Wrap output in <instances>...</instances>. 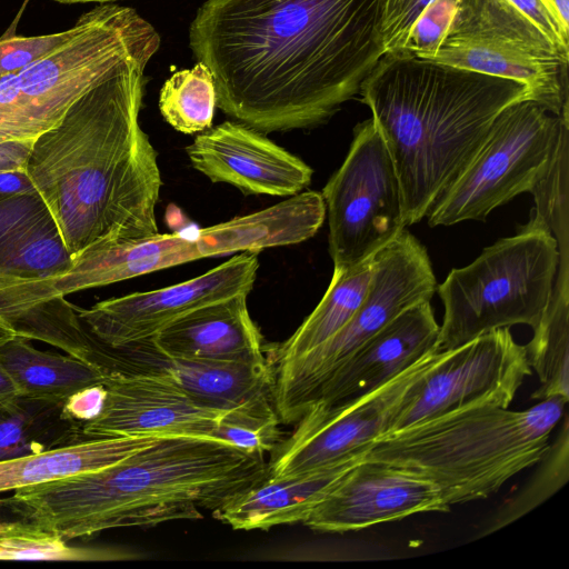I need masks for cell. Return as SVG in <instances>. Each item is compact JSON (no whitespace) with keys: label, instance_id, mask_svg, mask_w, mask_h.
<instances>
[{"label":"cell","instance_id":"15","mask_svg":"<svg viewBox=\"0 0 569 569\" xmlns=\"http://www.w3.org/2000/svg\"><path fill=\"white\" fill-rule=\"evenodd\" d=\"M103 386L106 398L100 412L81 425L87 439L127 436L213 438L214 430L242 409L219 408L144 373L107 369Z\"/></svg>","mask_w":569,"mask_h":569},{"label":"cell","instance_id":"4","mask_svg":"<svg viewBox=\"0 0 569 569\" xmlns=\"http://www.w3.org/2000/svg\"><path fill=\"white\" fill-rule=\"evenodd\" d=\"M359 94L393 161L406 227L425 218L458 178L497 116L532 99L521 82L403 50L383 53Z\"/></svg>","mask_w":569,"mask_h":569},{"label":"cell","instance_id":"29","mask_svg":"<svg viewBox=\"0 0 569 569\" xmlns=\"http://www.w3.org/2000/svg\"><path fill=\"white\" fill-rule=\"evenodd\" d=\"M530 341L525 345L539 387L530 396L543 400L552 396L569 399V267L559 266L550 303Z\"/></svg>","mask_w":569,"mask_h":569},{"label":"cell","instance_id":"27","mask_svg":"<svg viewBox=\"0 0 569 569\" xmlns=\"http://www.w3.org/2000/svg\"><path fill=\"white\" fill-rule=\"evenodd\" d=\"M373 259L375 254L349 268H333L330 283L313 311L290 338L269 352L272 369L292 363L350 321L369 291Z\"/></svg>","mask_w":569,"mask_h":569},{"label":"cell","instance_id":"26","mask_svg":"<svg viewBox=\"0 0 569 569\" xmlns=\"http://www.w3.org/2000/svg\"><path fill=\"white\" fill-rule=\"evenodd\" d=\"M446 40L506 46L563 66L569 61V50L553 41L508 0H457Z\"/></svg>","mask_w":569,"mask_h":569},{"label":"cell","instance_id":"42","mask_svg":"<svg viewBox=\"0 0 569 569\" xmlns=\"http://www.w3.org/2000/svg\"><path fill=\"white\" fill-rule=\"evenodd\" d=\"M560 20L569 27V0H551Z\"/></svg>","mask_w":569,"mask_h":569},{"label":"cell","instance_id":"30","mask_svg":"<svg viewBox=\"0 0 569 569\" xmlns=\"http://www.w3.org/2000/svg\"><path fill=\"white\" fill-rule=\"evenodd\" d=\"M216 106L213 76L200 61L172 73L160 90L159 109L164 121L186 134L211 128Z\"/></svg>","mask_w":569,"mask_h":569},{"label":"cell","instance_id":"22","mask_svg":"<svg viewBox=\"0 0 569 569\" xmlns=\"http://www.w3.org/2000/svg\"><path fill=\"white\" fill-rule=\"evenodd\" d=\"M70 263L71 256L39 193L32 187L0 191V272L42 278Z\"/></svg>","mask_w":569,"mask_h":569},{"label":"cell","instance_id":"25","mask_svg":"<svg viewBox=\"0 0 569 569\" xmlns=\"http://www.w3.org/2000/svg\"><path fill=\"white\" fill-rule=\"evenodd\" d=\"M158 436L92 438L0 461V492L104 468L154 443Z\"/></svg>","mask_w":569,"mask_h":569},{"label":"cell","instance_id":"20","mask_svg":"<svg viewBox=\"0 0 569 569\" xmlns=\"http://www.w3.org/2000/svg\"><path fill=\"white\" fill-rule=\"evenodd\" d=\"M247 297L239 293L194 309L150 341L170 357L213 362L264 361L263 338L250 317Z\"/></svg>","mask_w":569,"mask_h":569},{"label":"cell","instance_id":"41","mask_svg":"<svg viewBox=\"0 0 569 569\" xmlns=\"http://www.w3.org/2000/svg\"><path fill=\"white\" fill-rule=\"evenodd\" d=\"M17 336L19 335L16 328H13L7 321L0 319V348Z\"/></svg>","mask_w":569,"mask_h":569},{"label":"cell","instance_id":"38","mask_svg":"<svg viewBox=\"0 0 569 569\" xmlns=\"http://www.w3.org/2000/svg\"><path fill=\"white\" fill-rule=\"evenodd\" d=\"M104 398V386H92L71 396L64 402V411L73 420L83 423L100 412Z\"/></svg>","mask_w":569,"mask_h":569},{"label":"cell","instance_id":"13","mask_svg":"<svg viewBox=\"0 0 569 569\" xmlns=\"http://www.w3.org/2000/svg\"><path fill=\"white\" fill-rule=\"evenodd\" d=\"M531 375L526 347L515 340L510 328L488 331L446 350L399 408L386 433L469 403L490 401L509 408Z\"/></svg>","mask_w":569,"mask_h":569},{"label":"cell","instance_id":"17","mask_svg":"<svg viewBox=\"0 0 569 569\" xmlns=\"http://www.w3.org/2000/svg\"><path fill=\"white\" fill-rule=\"evenodd\" d=\"M186 153L211 182L231 184L244 194L289 198L302 192L313 174L299 157L241 122L224 121L202 131Z\"/></svg>","mask_w":569,"mask_h":569},{"label":"cell","instance_id":"28","mask_svg":"<svg viewBox=\"0 0 569 569\" xmlns=\"http://www.w3.org/2000/svg\"><path fill=\"white\" fill-rule=\"evenodd\" d=\"M64 402L19 397L0 408V461L38 455L87 438Z\"/></svg>","mask_w":569,"mask_h":569},{"label":"cell","instance_id":"3","mask_svg":"<svg viewBox=\"0 0 569 569\" xmlns=\"http://www.w3.org/2000/svg\"><path fill=\"white\" fill-rule=\"evenodd\" d=\"M268 476L264 453L208 437L164 436L114 465L11 496L26 523L64 540L202 518Z\"/></svg>","mask_w":569,"mask_h":569},{"label":"cell","instance_id":"6","mask_svg":"<svg viewBox=\"0 0 569 569\" xmlns=\"http://www.w3.org/2000/svg\"><path fill=\"white\" fill-rule=\"evenodd\" d=\"M76 27L43 57L0 77V143L34 140L123 63L160 47L156 28L129 7L100 4Z\"/></svg>","mask_w":569,"mask_h":569},{"label":"cell","instance_id":"18","mask_svg":"<svg viewBox=\"0 0 569 569\" xmlns=\"http://www.w3.org/2000/svg\"><path fill=\"white\" fill-rule=\"evenodd\" d=\"M110 349L107 358L113 365L108 370L160 378L222 409L272 400L273 372L268 360L213 362L170 357L150 339Z\"/></svg>","mask_w":569,"mask_h":569},{"label":"cell","instance_id":"10","mask_svg":"<svg viewBox=\"0 0 569 569\" xmlns=\"http://www.w3.org/2000/svg\"><path fill=\"white\" fill-rule=\"evenodd\" d=\"M567 128L569 119L532 99L506 107L473 158L428 211L429 226L485 220L497 207L530 192Z\"/></svg>","mask_w":569,"mask_h":569},{"label":"cell","instance_id":"2","mask_svg":"<svg viewBox=\"0 0 569 569\" xmlns=\"http://www.w3.org/2000/svg\"><path fill=\"white\" fill-rule=\"evenodd\" d=\"M143 52L96 84L32 142L23 174L49 208L71 260L94 246L152 237L162 184L140 126Z\"/></svg>","mask_w":569,"mask_h":569},{"label":"cell","instance_id":"23","mask_svg":"<svg viewBox=\"0 0 569 569\" xmlns=\"http://www.w3.org/2000/svg\"><path fill=\"white\" fill-rule=\"evenodd\" d=\"M423 59L521 82L529 89L532 100L551 113L569 119L568 66L543 61L510 47L473 40H445L436 53Z\"/></svg>","mask_w":569,"mask_h":569},{"label":"cell","instance_id":"33","mask_svg":"<svg viewBox=\"0 0 569 569\" xmlns=\"http://www.w3.org/2000/svg\"><path fill=\"white\" fill-rule=\"evenodd\" d=\"M62 537L29 523H16L0 532V560H107L127 558L114 551L74 548Z\"/></svg>","mask_w":569,"mask_h":569},{"label":"cell","instance_id":"35","mask_svg":"<svg viewBox=\"0 0 569 569\" xmlns=\"http://www.w3.org/2000/svg\"><path fill=\"white\" fill-rule=\"evenodd\" d=\"M76 24L64 31L51 34L21 37L4 34L0 38V77L19 72L71 38Z\"/></svg>","mask_w":569,"mask_h":569},{"label":"cell","instance_id":"21","mask_svg":"<svg viewBox=\"0 0 569 569\" xmlns=\"http://www.w3.org/2000/svg\"><path fill=\"white\" fill-rule=\"evenodd\" d=\"M366 453L298 476H267L213 510L212 516L239 530L303 522Z\"/></svg>","mask_w":569,"mask_h":569},{"label":"cell","instance_id":"34","mask_svg":"<svg viewBox=\"0 0 569 569\" xmlns=\"http://www.w3.org/2000/svg\"><path fill=\"white\" fill-rule=\"evenodd\" d=\"M457 0L432 1L415 21L403 51L419 58H429L446 40L455 13Z\"/></svg>","mask_w":569,"mask_h":569},{"label":"cell","instance_id":"9","mask_svg":"<svg viewBox=\"0 0 569 569\" xmlns=\"http://www.w3.org/2000/svg\"><path fill=\"white\" fill-rule=\"evenodd\" d=\"M437 287L426 248L403 229L375 254L369 291L350 321L292 363L272 369V401L280 421L297 422L319 387L359 347L407 308L430 301Z\"/></svg>","mask_w":569,"mask_h":569},{"label":"cell","instance_id":"8","mask_svg":"<svg viewBox=\"0 0 569 569\" xmlns=\"http://www.w3.org/2000/svg\"><path fill=\"white\" fill-rule=\"evenodd\" d=\"M558 243L533 211L518 232L452 269L437 292L443 305L438 349H453L488 331L540 322L553 292Z\"/></svg>","mask_w":569,"mask_h":569},{"label":"cell","instance_id":"16","mask_svg":"<svg viewBox=\"0 0 569 569\" xmlns=\"http://www.w3.org/2000/svg\"><path fill=\"white\" fill-rule=\"evenodd\" d=\"M439 488L410 470L363 459L353 466L302 522L323 532H346L420 512H447Z\"/></svg>","mask_w":569,"mask_h":569},{"label":"cell","instance_id":"37","mask_svg":"<svg viewBox=\"0 0 569 569\" xmlns=\"http://www.w3.org/2000/svg\"><path fill=\"white\" fill-rule=\"evenodd\" d=\"M545 33L562 48L569 50V27L565 26L557 12L543 0H508Z\"/></svg>","mask_w":569,"mask_h":569},{"label":"cell","instance_id":"1","mask_svg":"<svg viewBox=\"0 0 569 569\" xmlns=\"http://www.w3.org/2000/svg\"><path fill=\"white\" fill-rule=\"evenodd\" d=\"M381 0H206L189 29L217 106L262 133L306 129L359 94L385 53Z\"/></svg>","mask_w":569,"mask_h":569},{"label":"cell","instance_id":"7","mask_svg":"<svg viewBox=\"0 0 569 569\" xmlns=\"http://www.w3.org/2000/svg\"><path fill=\"white\" fill-rule=\"evenodd\" d=\"M325 218L322 194L302 191L214 226L88 248L66 270L43 278L41 291L48 299L64 298L202 258L298 244L313 237Z\"/></svg>","mask_w":569,"mask_h":569},{"label":"cell","instance_id":"5","mask_svg":"<svg viewBox=\"0 0 569 569\" xmlns=\"http://www.w3.org/2000/svg\"><path fill=\"white\" fill-rule=\"evenodd\" d=\"M569 399L552 396L525 410L469 403L376 439L365 459L413 471L451 505L486 499L545 457Z\"/></svg>","mask_w":569,"mask_h":569},{"label":"cell","instance_id":"24","mask_svg":"<svg viewBox=\"0 0 569 569\" xmlns=\"http://www.w3.org/2000/svg\"><path fill=\"white\" fill-rule=\"evenodd\" d=\"M0 366L20 397L51 402H66L78 391L103 385L107 377V369L96 361L40 351L21 336L0 348Z\"/></svg>","mask_w":569,"mask_h":569},{"label":"cell","instance_id":"39","mask_svg":"<svg viewBox=\"0 0 569 569\" xmlns=\"http://www.w3.org/2000/svg\"><path fill=\"white\" fill-rule=\"evenodd\" d=\"M16 523H26L12 498L0 499V532Z\"/></svg>","mask_w":569,"mask_h":569},{"label":"cell","instance_id":"12","mask_svg":"<svg viewBox=\"0 0 569 569\" xmlns=\"http://www.w3.org/2000/svg\"><path fill=\"white\" fill-rule=\"evenodd\" d=\"M435 349L383 385L330 407L315 406L274 450L268 477L284 478L326 468L366 452L385 435L399 408L443 357Z\"/></svg>","mask_w":569,"mask_h":569},{"label":"cell","instance_id":"43","mask_svg":"<svg viewBox=\"0 0 569 569\" xmlns=\"http://www.w3.org/2000/svg\"><path fill=\"white\" fill-rule=\"evenodd\" d=\"M57 2H61V3H84V2H111V1H116V0H54Z\"/></svg>","mask_w":569,"mask_h":569},{"label":"cell","instance_id":"31","mask_svg":"<svg viewBox=\"0 0 569 569\" xmlns=\"http://www.w3.org/2000/svg\"><path fill=\"white\" fill-rule=\"evenodd\" d=\"M562 418V428L555 441L550 443L545 457L539 461L538 472L517 496L502 506L486 529L485 535L492 533L526 515L567 482L569 476V427L566 412Z\"/></svg>","mask_w":569,"mask_h":569},{"label":"cell","instance_id":"14","mask_svg":"<svg viewBox=\"0 0 569 569\" xmlns=\"http://www.w3.org/2000/svg\"><path fill=\"white\" fill-rule=\"evenodd\" d=\"M258 268V252H240L180 283L111 298L89 309H74L101 345L120 348L152 338L194 309L239 293L249 295Z\"/></svg>","mask_w":569,"mask_h":569},{"label":"cell","instance_id":"44","mask_svg":"<svg viewBox=\"0 0 569 569\" xmlns=\"http://www.w3.org/2000/svg\"><path fill=\"white\" fill-rule=\"evenodd\" d=\"M543 1H545V2H547V3H548V4H549V6H550L555 11H556V9H555V7H553V4H552L551 0H543ZM556 12H557V11H556ZM557 14H558V13H557Z\"/></svg>","mask_w":569,"mask_h":569},{"label":"cell","instance_id":"11","mask_svg":"<svg viewBox=\"0 0 569 569\" xmlns=\"http://www.w3.org/2000/svg\"><path fill=\"white\" fill-rule=\"evenodd\" d=\"M321 194L333 268L361 262L406 229L396 168L372 118L355 127L347 157Z\"/></svg>","mask_w":569,"mask_h":569},{"label":"cell","instance_id":"32","mask_svg":"<svg viewBox=\"0 0 569 569\" xmlns=\"http://www.w3.org/2000/svg\"><path fill=\"white\" fill-rule=\"evenodd\" d=\"M568 168L569 128L563 130L549 167L530 191L536 202L532 211L557 240L561 266H569Z\"/></svg>","mask_w":569,"mask_h":569},{"label":"cell","instance_id":"40","mask_svg":"<svg viewBox=\"0 0 569 569\" xmlns=\"http://www.w3.org/2000/svg\"><path fill=\"white\" fill-rule=\"evenodd\" d=\"M19 392L6 372V370L0 366V408L6 407L19 398Z\"/></svg>","mask_w":569,"mask_h":569},{"label":"cell","instance_id":"19","mask_svg":"<svg viewBox=\"0 0 569 569\" xmlns=\"http://www.w3.org/2000/svg\"><path fill=\"white\" fill-rule=\"evenodd\" d=\"M440 325L430 301L416 303L368 339L315 392L309 408L361 396L438 349ZM307 410V411H308Z\"/></svg>","mask_w":569,"mask_h":569},{"label":"cell","instance_id":"36","mask_svg":"<svg viewBox=\"0 0 569 569\" xmlns=\"http://www.w3.org/2000/svg\"><path fill=\"white\" fill-rule=\"evenodd\" d=\"M435 0H381L379 33L383 52L401 51L420 13Z\"/></svg>","mask_w":569,"mask_h":569}]
</instances>
